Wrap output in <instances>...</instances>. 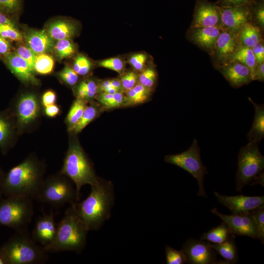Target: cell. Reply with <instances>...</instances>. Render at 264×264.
<instances>
[{
    "mask_svg": "<svg viewBox=\"0 0 264 264\" xmlns=\"http://www.w3.org/2000/svg\"><path fill=\"white\" fill-rule=\"evenodd\" d=\"M0 199V225L20 232L27 231L34 215L33 199L24 196H12Z\"/></svg>",
    "mask_w": 264,
    "mask_h": 264,
    "instance_id": "8992f818",
    "label": "cell"
},
{
    "mask_svg": "<svg viewBox=\"0 0 264 264\" xmlns=\"http://www.w3.org/2000/svg\"><path fill=\"white\" fill-rule=\"evenodd\" d=\"M54 66V61L52 57L44 53L36 55L34 64V72L42 75L48 74L52 72Z\"/></svg>",
    "mask_w": 264,
    "mask_h": 264,
    "instance_id": "f546056e",
    "label": "cell"
},
{
    "mask_svg": "<svg viewBox=\"0 0 264 264\" xmlns=\"http://www.w3.org/2000/svg\"><path fill=\"white\" fill-rule=\"evenodd\" d=\"M91 66L92 64L87 57L79 55L74 60L73 69L78 75L84 76L89 72Z\"/></svg>",
    "mask_w": 264,
    "mask_h": 264,
    "instance_id": "f35d334b",
    "label": "cell"
},
{
    "mask_svg": "<svg viewBox=\"0 0 264 264\" xmlns=\"http://www.w3.org/2000/svg\"><path fill=\"white\" fill-rule=\"evenodd\" d=\"M60 173L73 182L79 198L81 189L84 185H94L99 179L92 165L77 141H72L70 143Z\"/></svg>",
    "mask_w": 264,
    "mask_h": 264,
    "instance_id": "5b68a950",
    "label": "cell"
},
{
    "mask_svg": "<svg viewBox=\"0 0 264 264\" xmlns=\"http://www.w3.org/2000/svg\"><path fill=\"white\" fill-rule=\"evenodd\" d=\"M216 44L219 56L222 59L232 55L236 47L235 37L227 32L220 33Z\"/></svg>",
    "mask_w": 264,
    "mask_h": 264,
    "instance_id": "d4e9b609",
    "label": "cell"
},
{
    "mask_svg": "<svg viewBox=\"0 0 264 264\" xmlns=\"http://www.w3.org/2000/svg\"><path fill=\"white\" fill-rule=\"evenodd\" d=\"M1 195L0 193V196H1Z\"/></svg>",
    "mask_w": 264,
    "mask_h": 264,
    "instance_id": "94428289",
    "label": "cell"
},
{
    "mask_svg": "<svg viewBox=\"0 0 264 264\" xmlns=\"http://www.w3.org/2000/svg\"><path fill=\"white\" fill-rule=\"evenodd\" d=\"M15 52L26 61L34 71V64L37 55L26 45H19L16 48Z\"/></svg>",
    "mask_w": 264,
    "mask_h": 264,
    "instance_id": "7bdbcfd3",
    "label": "cell"
},
{
    "mask_svg": "<svg viewBox=\"0 0 264 264\" xmlns=\"http://www.w3.org/2000/svg\"><path fill=\"white\" fill-rule=\"evenodd\" d=\"M45 166L30 156L12 168L0 185V193L6 197L24 196L36 199L44 180Z\"/></svg>",
    "mask_w": 264,
    "mask_h": 264,
    "instance_id": "6da1fadb",
    "label": "cell"
},
{
    "mask_svg": "<svg viewBox=\"0 0 264 264\" xmlns=\"http://www.w3.org/2000/svg\"><path fill=\"white\" fill-rule=\"evenodd\" d=\"M120 80L122 89L128 91L136 85L138 76L134 72L130 71L122 75Z\"/></svg>",
    "mask_w": 264,
    "mask_h": 264,
    "instance_id": "ee69618b",
    "label": "cell"
},
{
    "mask_svg": "<svg viewBox=\"0 0 264 264\" xmlns=\"http://www.w3.org/2000/svg\"><path fill=\"white\" fill-rule=\"evenodd\" d=\"M220 19L216 7L209 4H202L197 11L193 26L196 28L216 26Z\"/></svg>",
    "mask_w": 264,
    "mask_h": 264,
    "instance_id": "7402d4cb",
    "label": "cell"
},
{
    "mask_svg": "<svg viewBox=\"0 0 264 264\" xmlns=\"http://www.w3.org/2000/svg\"><path fill=\"white\" fill-rule=\"evenodd\" d=\"M110 82L111 85L113 88H114L117 90H118L119 91H120V89L122 88L121 83L120 80H118L116 79L110 80Z\"/></svg>",
    "mask_w": 264,
    "mask_h": 264,
    "instance_id": "9f6ffc18",
    "label": "cell"
},
{
    "mask_svg": "<svg viewBox=\"0 0 264 264\" xmlns=\"http://www.w3.org/2000/svg\"><path fill=\"white\" fill-rule=\"evenodd\" d=\"M15 134V123L8 112L0 111V149L6 154L11 148Z\"/></svg>",
    "mask_w": 264,
    "mask_h": 264,
    "instance_id": "ac0fdd59",
    "label": "cell"
},
{
    "mask_svg": "<svg viewBox=\"0 0 264 264\" xmlns=\"http://www.w3.org/2000/svg\"><path fill=\"white\" fill-rule=\"evenodd\" d=\"M249 13L243 8L231 7L224 9L220 14L221 21L224 25L233 30H238L246 23Z\"/></svg>",
    "mask_w": 264,
    "mask_h": 264,
    "instance_id": "d6986e66",
    "label": "cell"
},
{
    "mask_svg": "<svg viewBox=\"0 0 264 264\" xmlns=\"http://www.w3.org/2000/svg\"><path fill=\"white\" fill-rule=\"evenodd\" d=\"M98 88V86L94 81H83L77 87V97L85 100L91 99L95 95Z\"/></svg>",
    "mask_w": 264,
    "mask_h": 264,
    "instance_id": "836d02e7",
    "label": "cell"
},
{
    "mask_svg": "<svg viewBox=\"0 0 264 264\" xmlns=\"http://www.w3.org/2000/svg\"><path fill=\"white\" fill-rule=\"evenodd\" d=\"M54 41L70 39L76 33L75 25L65 20H57L49 23L45 30Z\"/></svg>",
    "mask_w": 264,
    "mask_h": 264,
    "instance_id": "ffe728a7",
    "label": "cell"
},
{
    "mask_svg": "<svg viewBox=\"0 0 264 264\" xmlns=\"http://www.w3.org/2000/svg\"><path fill=\"white\" fill-rule=\"evenodd\" d=\"M252 50L255 57L257 65L264 63V47L260 43L255 44L252 48Z\"/></svg>",
    "mask_w": 264,
    "mask_h": 264,
    "instance_id": "c3c4849f",
    "label": "cell"
},
{
    "mask_svg": "<svg viewBox=\"0 0 264 264\" xmlns=\"http://www.w3.org/2000/svg\"><path fill=\"white\" fill-rule=\"evenodd\" d=\"M4 176L5 174L3 172V171L0 168V185L1 184V182L3 180Z\"/></svg>",
    "mask_w": 264,
    "mask_h": 264,
    "instance_id": "680465c9",
    "label": "cell"
},
{
    "mask_svg": "<svg viewBox=\"0 0 264 264\" xmlns=\"http://www.w3.org/2000/svg\"><path fill=\"white\" fill-rule=\"evenodd\" d=\"M0 264H4V262L0 256Z\"/></svg>",
    "mask_w": 264,
    "mask_h": 264,
    "instance_id": "91938a15",
    "label": "cell"
},
{
    "mask_svg": "<svg viewBox=\"0 0 264 264\" xmlns=\"http://www.w3.org/2000/svg\"><path fill=\"white\" fill-rule=\"evenodd\" d=\"M238 168L236 176V188L241 192L246 185L256 178L264 168V156L259 144L249 143L242 147L238 154Z\"/></svg>",
    "mask_w": 264,
    "mask_h": 264,
    "instance_id": "ba28073f",
    "label": "cell"
},
{
    "mask_svg": "<svg viewBox=\"0 0 264 264\" xmlns=\"http://www.w3.org/2000/svg\"><path fill=\"white\" fill-rule=\"evenodd\" d=\"M232 234L227 225L223 222L219 226L203 233L200 239L212 243L219 244L227 241Z\"/></svg>",
    "mask_w": 264,
    "mask_h": 264,
    "instance_id": "484cf974",
    "label": "cell"
},
{
    "mask_svg": "<svg viewBox=\"0 0 264 264\" xmlns=\"http://www.w3.org/2000/svg\"><path fill=\"white\" fill-rule=\"evenodd\" d=\"M100 89L103 93L111 94L119 92L118 90L111 85L110 80H107L102 82L100 86Z\"/></svg>",
    "mask_w": 264,
    "mask_h": 264,
    "instance_id": "816d5d0a",
    "label": "cell"
},
{
    "mask_svg": "<svg viewBox=\"0 0 264 264\" xmlns=\"http://www.w3.org/2000/svg\"><path fill=\"white\" fill-rule=\"evenodd\" d=\"M156 73L152 68L144 69L138 78L139 84L150 89L154 84Z\"/></svg>",
    "mask_w": 264,
    "mask_h": 264,
    "instance_id": "60d3db41",
    "label": "cell"
},
{
    "mask_svg": "<svg viewBox=\"0 0 264 264\" xmlns=\"http://www.w3.org/2000/svg\"><path fill=\"white\" fill-rule=\"evenodd\" d=\"M211 212L227 225L232 234L258 239L257 228L251 211L228 215L220 213L217 208H214Z\"/></svg>",
    "mask_w": 264,
    "mask_h": 264,
    "instance_id": "7c38bea8",
    "label": "cell"
},
{
    "mask_svg": "<svg viewBox=\"0 0 264 264\" xmlns=\"http://www.w3.org/2000/svg\"><path fill=\"white\" fill-rule=\"evenodd\" d=\"M150 89L139 84L127 91L126 99L132 104L144 103L148 99Z\"/></svg>",
    "mask_w": 264,
    "mask_h": 264,
    "instance_id": "1f68e13d",
    "label": "cell"
},
{
    "mask_svg": "<svg viewBox=\"0 0 264 264\" xmlns=\"http://www.w3.org/2000/svg\"><path fill=\"white\" fill-rule=\"evenodd\" d=\"M99 66L105 67L118 73H121L124 67V64L123 61L117 57L110 58L100 61Z\"/></svg>",
    "mask_w": 264,
    "mask_h": 264,
    "instance_id": "b9f144b4",
    "label": "cell"
},
{
    "mask_svg": "<svg viewBox=\"0 0 264 264\" xmlns=\"http://www.w3.org/2000/svg\"><path fill=\"white\" fill-rule=\"evenodd\" d=\"M0 36L8 40L19 42L23 41V36L16 26L10 24H0Z\"/></svg>",
    "mask_w": 264,
    "mask_h": 264,
    "instance_id": "74e56055",
    "label": "cell"
},
{
    "mask_svg": "<svg viewBox=\"0 0 264 264\" xmlns=\"http://www.w3.org/2000/svg\"><path fill=\"white\" fill-rule=\"evenodd\" d=\"M241 29L239 37L244 46L252 48L259 43L260 32L257 26L246 22Z\"/></svg>",
    "mask_w": 264,
    "mask_h": 264,
    "instance_id": "4316f807",
    "label": "cell"
},
{
    "mask_svg": "<svg viewBox=\"0 0 264 264\" xmlns=\"http://www.w3.org/2000/svg\"><path fill=\"white\" fill-rule=\"evenodd\" d=\"M86 100L78 98L74 101L66 116V122L70 131L82 117L87 107Z\"/></svg>",
    "mask_w": 264,
    "mask_h": 264,
    "instance_id": "f1b7e54d",
    "label": "cell"
},
{
    "mask_svg": "<svg viewBox=\"0 0 264 264\" xmlns=\"http://www.w3.org/2000/svg\"><path fill=\"white\" fill-rule=\"evenodd\" d=\"M227 3L233 4H239L245 1L246 0H225Z\"/></svg>",
    "mask_w": 264,
    "mask_h": 264,
    "instance_id": "6f0895ef",
    "label": "cell"
},
{
    "mask_svg": "<svg viewBox=\"0 0 264 264\" xmlns=\"http://www.w3.org/2000/svg\"><path fill=\"white\" fill-rule=\"evenodd\" d=\"M57 230V224L53 212L44 213L37 219L31 237L36 242L45 248L54 241Z\"/></svg>",
    "mask_w": 264,
    "mask_h": 264,
    "instance_id": "5bb4252c",
    "label": "cell"
},
{
    "mask_svg": "<svg viewBox=\"0 0 264 264\" xmlns=\"http://www.w3.org/2000/svg\"><path fill=\"white\" fill-rule=\"evenodd\" d=\"M210 245L228 264H236L238 262V251L234 234H232L227 241L222 243H210Z\"/></svg>",
    "mask_w": 264,
    "mask_h": 264,
    "instance_id": "603a6c76",
    "label": "cell"
},
{
    "mask_svg": "<svg viewBox=\"0 0 264 264\" xmlns=\"http://www.w3.org/2000/svg\"><path fill=\"white\" fill-rule=\"evenodd\" d=\"M97 110L94 106H87L79 121L71 129L74 133L80 132L97 116Z\"/></svg>",
    "mask_w": 264,
    "mask_h": 264,
    "instance_id": "d6a6232c",
    "label": "cell"
},
{
    "mask_svg": "<svg viewBox=\"0 0 264 264\" xmlns=\"http://www.w3.org/2000/svg\"><path fill=\"white\" fill-rule=\"evenodd\" d=\"M40 112V106L36 95L27 93L21 96L14 104L13 116L11 117H14L13 119L18 127L25 128L35 122Z\"/></svg>",
    "mask_w": 264,
    "mask_h": 264,
    "instance_id": "30bf717a",
    "label": "cell"
},
{
    "mask_svg": "<svg viewBox=\"0 0 264 264\" xmlns=\"http://www.w3.org/2000/svg\"><path fill=\"white\" fill-rule=\"evenodd\" d=\"M76 203L70 204L57 224L54 241L44 248L47 253L74 251L80 254L85 248L89 230L79 215Z\"/></svg>",
    "mask_w": 264,
    "mask_h": 264,
    "instance_id": "3957f363",
    "label": "cell"
},
{
    "mask_svg": "<svg viewBox=\"0 0 264 264\" xmlns=\"http://www.w3.org/2000/svg\"><path fill=\"white\" fill-rule=\"evenodd\" d=\"M257 230L258 239L264 242V205L251 211Z\"/></svg>",
    "mask_w": 264,
    "mask_h": 264,
    "instance_id": "d590c367",
    "label": "cell"
},
{
    "mask_svg": "<svg viewBox=\"0 0 264 264\" xmlns=\"http://www.w3.org/2000/svg\"><path fill=\"white\" fill-rule=\"evenodd\" d=\"M255 109V116L252 126L250 130L247 137L249 143L259 144L264 137V105L257 104L248 98Z\"/></svg>",
    "mask_w": 264,
    "mask_h": 264,
    "instance_id": "44dd1931",
    "label": "cell"
},
{
    "mask_svg": "<svg viewBox=\"0 0 264 264\" xmlns=\"http://www.w3.org/2000/svg\"><path fill=\"white\" fill-rule=\"evenodd\" d=\"M114 200L112 183L99 178L98 183L91 186L88 196L76 202L77 212L89 231L98 230L110 218Z\"/></svg>",
    "mask_w": 264,
    "mask_h": 264,
    "instance_id": "7a4b0ae2",
    "label": "cell"
},
{
    "mask_svg": "<svg viewBox=\"0 0 264 264\" xmlns=\"http://www.w3.org/2000/svg\"><path fill=\"white\" fill-rule=\"evenodd\" d=\"M53 49L56 56L60 60L71 57L76 50L75 46L70 39L57 41L54 44Z\"/></svg>",
    "mask_w": 264,
    "mask_h": 264,
    "instance_id": "4dcf8cb0",
    "label": "cell"
},
{
    "mask_svg": "<svg viewBox=\"0 0 264 264\" xmlns=\"http://www.w3.org/2000/svg\"><path fill=\"white\" fill-rule=\"evenodd\" d=\"M167 163L176 165L187 171L195 178L198 185V196L207 198L204 188V177L208 173L207 167L201 161L200 148L197 139L186 151L176 154L167 155L164 158Z\"/></svg>",
    "mask_w": 264,
    "mask_h": 264,
    "instance_id": "9c48e42d",
    "label": "cell"
},
{
    "mask_svg": "<svg viewBox=\"0 0 264 264\" xmlns=\"http://www.w3.org/2000/svg\"><path fill=\"white\" fill-rule=\"evenodd\" d=\"M257 19L258 22L262 25L264 24V8H261L258 10L257 13Z\"/></svg>",
    "mask_w": 264,
    "mask_h": 264,
    "instance_id": "11a10c76",
    "label": "cell"
},
{
    "mask_svg": "<svg viewBox=\"0 0 264 264\" xmlns=\"http://www.w3.org/2000/svg\"><path fill=\"white\" fill-rule=\"evenodd\" d=\"M98 99L106 108H113L120 107L125 101L126 98L119 91L112 94L102 92L98 96Z\"/></svg>",
    "mask_w": 264,
    "mask_h": 264,
    "instance_id": "e575fe53",
    "label": "cell"
},
{
    "mask_svg": "<svg viewBox=\"0 0 264 264\" xmlns=\"http://www.w3.org/2000/svg\"><path fill=\"white\" fill-rule=\"evenodd\" d=\"M21 0H0V11L12 14L18 11L21 6Z\"/></svg>",
    "mask_w": 264,
    "mask_h": 264,
    "instance_id": "f6af8a7d",
    "label": "cell"
},
{
    "mask_svg": "<svg viewBox=\"0 0 264 264\" xmlns=\"http://www.w3.org/2000/svg\"><path fill=\"white\" fill-rule=\"evenodd\" d=\"M220 34V30L216 26L197 28L193 38L200 45L206 48L211 47Z\"/></svg>",
    "mask_w": 264,
    "mask_h": 264,
    "instance_id": "cb8c5ba5",
    "label": "cell"
},
{
    "mask_svg": "<svg viewBox=\"0 0 264 264\" xmlns=\"http://www.w3.org/2000/svg\"><path fill=\"white\" fill-rule=\"evenodd\" d=\"M0 24H7L15 26L13 21L1 11H0Z\"/></svg>",
    "mask_w": 264,
    "mask_h": 264,
    "instance_id": "db71d44e",
    "label": "cell"
},
{
    "mask_svg": "<svg viewBox=\"0 0 264 264\" xmlns=\"http://www.w3.org/2000/svg\"><path fill=\"white\" fill-rule=\"evenodd\" d=\"M80 199L73 182L60 172L44 179L36 200L56 208Z\"/></svg>",
    "mask_w": 264,
    "mask_h": 264,
    "instance_id": "52a82bcc",
    "label": "cell"
},
{
    "mask_svg": "<svg viewBox=\"0 0 264 264\" xmlns=\"http://www.w3.org/2000/svg\"><path fill=\"white\" fill-rule=\"evenodd\" d=\"M147 59L144 53H137L132 56L129 60L130 65L136 70H143Z\"/></svg>",
    "mask_w": 264,
    "mask_h": 264,
    "instance_id": "bcb514c9",
    "label": "cell"
},
{
    "mask_svg": "<svg viewBox=\"0 0 264 264\" xmlns=\"http://www.w3.org/2000/svg\"><path fill=\"white\" fill-rule=\"evenodd\" d=\"M165 253L167 264H183L187 263L186 256L182 250H177L166 245Z\"/></svg>",
    "mask_w": 264,
    "mask_h": 264,
    "instance_id": "8d00e7d4",
    "label": "cell"
},
{
    "mask_svg": "<svg viewBox=\"0 0 264 264\" xmlns=\"http://www.w3.org/2000/svg\"><path fill=\"white\" fill-rule=\"evenodd\" d=\"M222 73L234 87H240L252 81L249 69L239 62H236L223 68Z\"/></svg>",
    "mask_w": 264,
    "mask_h": 264,
    "instance_id": "e0dca14e",
    "label": "cell"
},
{
    "mask_svg": "<svg viewBox=\"0 0 264 264\" xmlns=\"http://www.w3.org/2000/svg\"><path fill=\"white\" fill-rule=\"evenodd\" d=\"M232 57L233 61L244 65L249 69L253 80L254 71L257 65L252 49L244 46L234 52Z\"/></svg>",
    "mask_w": 264,
    "mask_h": 264,
    "instance_id": "83f0119b",
    "label": "cell"
},
{
    "mask_svg": "<svg viewBox=\"0 0 264 264\" xmlns=\"http://www.w3.org/2000/svg\"><path fill=\"white\" fill-rule=\"evenodd\" d=\"M218 200L228 208L232 214L245 213L264 205V197L245 196L243 195L235 196L222 195L214 192Z\"/></svg>",
    "mask_w": 264,
    "mask_h": 264,
    "instance_id": "4fadbf2b",
    "label": "cell"
},
{
    "mask_svg": "<svg viewBox=\"0 0 264 264\" xmlns=\"http://www.w3.org/2000/svg\"><path fill=\"white\" fill-rule=\"evenodd\" d=\"M60 112V108L55 104L44 107L45 114L49 117H54L58 115Z\"/></svg>",
    "mask_w": 264,
    "mask_h": 264,
    "instance_id": "f907efd6",
    "label": "cell"
},
{
    "mask_svg": "<svg viewBox=\"0 0 264 264\" xmlns=\"http://www.w3.org/2000/svg\"><path fill=\"white\" fill-rule=\"evenodd\" d=\"M11 52V44L8 40L0 36V56H5Z\"/></svg>",
    "mask_w": 264,
    "mask_h": 264,
    "instance_id": "681fc988",
    "label": "cell"
},
{
    "mask_svg": "<svg viewBox=\"0 0 264 264\" xmlns=\"http://www.w3.org/2000/svg\"><path fill=\"white\" fill-rule=\"evenodd\" d=\"M0 248L4 264H39L45 263L47 252L32 239L27 231L18 232Z\"/></svg>",
    "mask_w": 264,
    "mask_h": 264,
    "instance_id": "277c9868",
    "label": "cell"
},
{
    "mask_svg": "<svg viewBox=\"0 0 264 264\" xmlns=\"http://www.w3.org/2000/svg\"><path fill=\"white\" fill-rule=\"evenodd\" d=\"M58 75L62 81L70 86L75 85L78 80V75L68 66H66Z\"/></svg>",
    "mask_w": 264,
    "mask_h": 264,
    "instance_id": "ab89813d",
    "label": "cell"
},
{
    "mask_svg": "<svg viewBox=\"0 0 264 264\" xmlns=\"http://www.w3.org/2000/svg\"><path fill=\"white\" fill-rule=\"evenodd\" d=\"M181 250L184 253L187 263L191 264H227L226 261H218L217 252L208 242L190 239L183 245Z\"/></svg>",
    "mask_w": 264,
    "mask_h": 264,
    "instance_id": "8fae6325",
    "label": "cell"
},
{
    "mask_svg": "<svg viewBox=\"0 0 264 264\" xmlns=\"http://www.w3.org/2000/svg\"><path fill=\"white\" fill-rule=\"evenodd\" d=\"M26 45L36 55L46 53L54 46V41L45 30H30L24 35Z\"/></svg>",
    "mask_w": 264,
    "mask_h": 264,
    "instance_id": "2e32d148",
    "label": "cell"
},
{
    "mask_svg": "<svg viewBox=\"0 0 264 264\" xmlns=\"http://www.w3.org/2000/svg\"><path fill=\"white\" fill-rule=\"evenodd\" d=\"M6 64L11 71L21 81L26 84L37 85L39 80L28 63L15 52H10L4 56Z\"/></svg>",
    "mask_w": 264,
    "mask_h": 264,
    "instance_id": "9a60e30c",
    "label": "cell"
},
{
    "mask_svg": "<svg viewBox=\"0 0 264 264\" xmlns=\"http://www.w3.org/2000/svg\"><path fill=\"white\" fill-rule=\"evenodd\" d=\"M258 65L259 66H256L253 77V80H257L263 81L264 79V63H262Z\"/></svg>",
    "mask_w": 264,
    "mask_h": 264,
    "instance_id": "f5cc1de1",
    "label": "cell"
},
{
    "mask_svg": "<svg viewBox=\"0 0 264 264\" xmlns=\"http://www.w3.org/2000/svg\"><path fill=\"white\" fill-rule=\"evenodd\" d=\"M56 94L54 91L48 90L42 97V104L44 107L54 104L56 101Z\"/></svg>",
    "mask_w": 264,
    "mask_h": 264,
    "instance_id": "7dc6e473",
    "label": "cell"
}]
</instances>
